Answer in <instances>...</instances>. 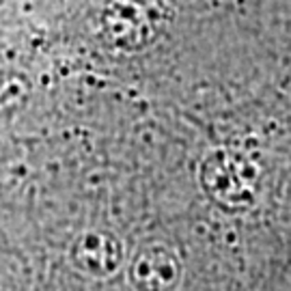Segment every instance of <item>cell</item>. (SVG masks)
<instances>
[{
  "mask_svg": "<svg viewBox=\"0 0 291 291\" xmlns=\"http://www.w3.org/2000/svg\"><path fill=\"white\" fill-rule=\"evenodd\" d=\"M71 261L91 276H112L123 261V248L114 235L86 233L76 239L71 248Z\"/></svg>",
  "mask_w": 291,
  "mask_h": 291,
  "instance_id": "7a4b0ae2",
  "label": "cell"
},
{
  "mask_svg": "<svg viewBox=\"0 0 291 291\" xmlns=\"http://www.w3.org/2000/svg\"><path fill=\"white\" fill-rule=\"evenodd\" d=\"M181 278L179 259L162 244L142 246L130 265V280L138 291H173Z\"/></svg>",
  "mask_w": 291,
  "mask_h": 291,
  "instance_id": "6da1fadb",
  "label": "cell"
},
{
  "mask_svg": "<svg viewBox=\"0 0 291 291\" xmlns=\"http://www.w3.org/2000/svg\"><path fill=\"white\" fill-rule=\"evenodd\" d=\"M235 164L222 155L207 162L205 168V183L209 194L227 207H241L252 201V192L248 190L241 175H237Z\"/></svg>",
  "mask_w": 291,
  "mask_h": 291,
  "instance_id": "3957f363",
  "label": "cell"
}]
</instances>
